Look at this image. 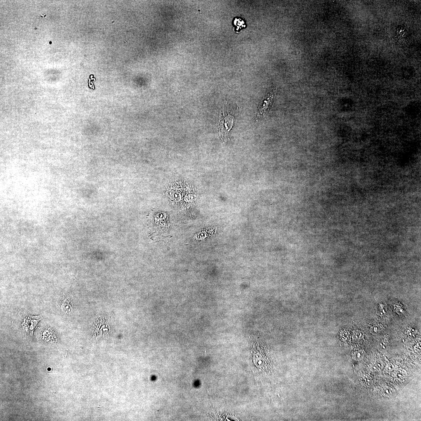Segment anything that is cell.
<instances>
[{
    "label": "cell",
    "mask_w": 421,
    "mask_h": 421,
    "mask_svg": "<svg viewBox=\"0 0 421 421\" xmlns=\"http://www.w3.org/2000/svg\"><path fill=\"white\" fill-rule=\"evenodd\" d=\"M365 355V352L363 351H360L354 354V359L357 360H360L364 357Z\"/></svg>",
    "instance_id": "cell-7"
},
{
    "label": "cell",
    "mask_w": 421,
    "mask_h": 421,
    "mask_svg": "<svg viewBox=\"0 0 421 421\" xmlns=\"http://www.w3.org/2000/svg\"><path fill=\"white\" fill-rule=\"evenodd\" d=\"M58 305L61 312L65 316H70L73 312V304L70 294L67 293L61 294L58 299Z\"/></svg>",
    "instance_id": "cell-1"
},
{
    "label": "cell",
    "mask_w": 421,
    "mask_h": 421,
    "mask_svg": "<svg viewBox=\"0 0 421 421\" xmlns=\"http://www.w3.org/2000/svg\"><path fill=\"white\" fill-rule=\"evenodd\" d=\"M383 367V362L381 361H378L371 366L370 369L372 371L377 372L380 371Z\"/></svg>",
    "instance_id": "cell-6"
},
{
    "label": "cell",
    "mask_w": 421,
    "mask_h": 421,
    "mask_svg": "<svg viewBox=\"0 0 421 421\" xmlns=\"http://www.w3.org/2000/svg\"><path fill=\"white\" fill-rule=\"evenodd\" d=\"M364 380L367 386H371L372 383L371 378L367 375L364 376Z\"/></svg>",
    "instance_id": "cell-8"
},
{
    "label": "cell",
    "mask_w": 421,
    "mask_h": 421,
    "mask_svg": "<svg viewBox=\"0 0 421 421\" xmlns=\"http://www.w3.org/2000/svg\"><path fill=\"white\" fill-rule=\"evenodd\" d=\"M405 373L404 372V371H402V370H400L396 372L395 376L397 378H401L402 377H405L404 376H405Z\"/></svg>",
    "instance_id": "cell-10"
},
{
    "label": "cell",
    "mask_w": 421,
    "mask_h": 421,
    "mask_svg": "<svg viewBox=\"0 0 421 421\" xmlns=\"http://www.w3.org/2000/svg\"><path fill=\"white\" fill-rule=\"evenodd\" d=\"M40 336L42 340L48 343L56 344L59 341L57 333L53 327L49 326H44L40 330Z\"/></svg>",
    "instance_id": "cell-2"
},
{
    "label": "cell",
    "mask_w": 421,
    "mask_h": 421,
    "mask_svg": "<svg viewBox=\"0 0 421 421\" xmlns=\"http://www.w3.org/2000/svg\"><path fill=\"white\" fill-rule=\"evenodd\" d=\"M234 117L229 114L224 115L222 116L220 123V128L221 135L224 136L227 138L228 136L229 132L231 130L233 125Z\"/></svg>",
    "instance_id": "cell-4"
},
{
    "label": "cell",
    "mask_w": 421,
    "mask_h": 421,
    "mask_svg": "<svg viewBox=\"0 0 421 421\" xmlns=\"http://www.w3.org/2000/svg\"><path fill=\"white\" fill-rule=\"evenodd\" d=\"M383 393L386 396H390L392 394L393 391L391 388L389 387H387L386 388H384L383 390Z\"/></svg>",
    "instance_id": "cell-9"
},
{
    "label": "cell",
    "mask_w": 421,
    "mask_h": 421,
    "mask_svg": "<svg viewBox=\"0 0 421 421\" xmlns=\"http://www.w3.org/2000/svg\"><path fill=\"white\" fill-rule=\"evenodd\" d=\"M275 93V91L273 90L271 93L266 97L265 99L262 104V105L259 107V112L257 116V121L263 117L266 116L270 112H271L273 106Z\"/></svg>",
    "instance_id": "cell-3"
},
{
    "label": "cell",
    "mask_w": 421,
    "mask_h": 421,
    "mask_svg": "<svg viewBox=\"0 0 421 421\" xmlns=\"http://www.w3.org/2000/svg\"><path fill=\"white\" fill-rule=\"evenodd\" d=\"M41 316H34L31 317V320L30 322V326L29 327V333L30 336L33 335L34 331L36 328V326L37 325L38 322L41 320Z\"/></svg>",
    "instance_id": "cell-5"
}]
</instances>
